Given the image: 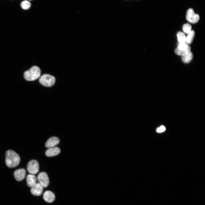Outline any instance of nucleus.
Instances as JSON below:
<instances>
[{"label": "nucleus", "mask_w": 205, "mask_h": 205, "mask_svg": "<svg viewBox=\"0 0 205 205\" xmlns=\"http://www.w3.org/2000/svg\"><path fill=\"white\" fill-rule=\"evenodd\" d=\"M37 179L39 182L43 187H46L49 184V180L46 173L42 172L40 173L38 175Z\"/></svg>", "instance_id": "nucleus-6"}, {"label": "nucleus", "mask_w": 205, "mask_h": 205, "mask_svg": "<svg viewBox=\"0 0 205 205\" xmlns=\"http://www.w3.org/2000/svg\"><path fill=\"white\" fill-rule=\"evenodd\" d=\"M190 52V47L189 46L186 49L183 50L179 49L177 48L175 50V53L178 55L183 56Z\"/></svg>", "instance_id": "nucleus-13"}, {"label": "nucleus", "mask_w": 205, "mask_h": 205, "mask_svg": "<svg viewBox=\"0 0 205 205\" xmlns=\"http://www.w3.org/2000/svg\"><path fill=\"white\" fill-rule=\"evenodd\" d=\"M60 142V140L57 137H53L49 138L46 142V147L48 148L54 147Z\"/></svg>", "instance_id": "nucleus-9"}, {"label": "nucleus", "mask_w": 205, "mask_h": 205, "mask_svg": "<svg viewBox=\"0 0 205 205\" xmlns=\"http://www.w3.org/2000/svg\"><path fill=\"white\" fill-rule=\"evenodd\" d=\"M191 26L188 23L184 24L183 26V30L184 32L188 34L191 30Z\"/></svg>", "instance_id": "nucleus-18"}, {"label": "nucleus", "mask_w": 205, "mask_h": 205, "mask_svg": "<svg viewBox=\"0 0 205 205\" xmlns=\"http://www.w3.org/2000/svg\"><path fill=\"white\" fill-rule=\"evenodd\" d=\"M41 70L37 66L32 67L24 73V78L28 81H33L38 78L40 76Z\"/></svg>", "instance_id": "nucleus-2"}, {"label": "nucleus", "mask_w": 205, "mask_h": 205, "mask_svg": "<svg viewBox=\"0 0 205 205\" xmlns=\"http://www.w3.org/2000/svg\"><path fill=\"white\" fill-rule=\"evenodd\" d=\"M5 163L9 167L12 168L17 166L19 164L20 158L19 155L12 150H8L5 153Z\"/></svg>", "instance_id": "nucleus-1"}, {"label": "nucleus", "mask_w": 205, "mask_h": 205, "mask_svg": "<svg viewBox=\"0 0 205 205\" xmlns=\"http://www.w3.org/2000/svg\"><path fill=\"white\" fill-rule=\"evenodd\" d=\"M26 174V171L24 169H20L15 171L14 175L16 180L20 181L25 178Z\"/></svg>", "instance_id": "nucleus-8"}, {"label": "nucleus", "mask_w": 205, "mask_h": 205, "mask_svg": "<svg viewBox=\"0 0 205 205\" xmlns=\"http://www.w3.org/2000/svg\"><path fill=\"white\" fill-rule=\"evenodd\" d=\"M43 186L39 183H36L33 186L30 190L31 193L36 196L41 195L43 191Z\"/></svg>", "instance_id": "nucleus-7"}, {"label": "nucleus", "mask_w": 205, "mask_h": 205, "mask_svg": "<svg viewBox=\"0 0 205 205\" xmlns=\"http://www.w3.org/2000/svg\"><path fill=\"white\" fill-rule=\"evenodd\" d=\"M186 18L188 22L192 23L197 22L200 19L199 15L195 14L193 10L191 8L187 10Z\"/></svg>", "instance_id": "nucleus-4"}, {"label": "nucleus", "mask_w": 205, "mask_h": 205, "mask_svg": "<svg viewBox=\"0 0 205 205\" xmlns=\"http://www.w3.org/2000/svg\"><path fill=\"white\" fill-rule=\"evenodd\" d=\"M165 130L166 128L165 126L162 125L157 128L156 131L157 133H161L165 131Z\"/></svg>", "instance_id": "nucleus-20"}, {"label": "nucleus", "mask_w": 205, "mask_h": 205, "mask_svg": "<svg viewBox=\"0 0 205 205\" xmlns=\"http://www.w3.org/2000/svg\"><path fill=\"white\" fill-rule=\"evenodd\" d=\"M189 45L186 42L184 43H179L177 48L180 50H183L186 48Z\"/></svg>", "instance_id": "nucleus-19"}, {"label": "nucleus", "mask_w": 205, "mask_h": 205, "mask_svg": "<svg viewBox=\"0 0 205 205\" xmlns=\"http://www.w3.org/2000/svg\"><path fill=\"white\" fill-rule=\"evenodd\" d=\"M60 152V149L58 147H54L49 148L46 151L45 154L48 157H50L56 156Z\"/></svg>", "instance_id": "nucleus-11"}, {"label": "nucleus", "mask_w": 205, "mask_h": 205, "mask_svg": "<svg viewBox=\"0 0 205 205\" xmlns=\"http://www.w3.org/2000/svg\"><path fill=\"white\" fill-rule=\"evenodd\" d=\"M193 58V54L190 52L188 54L183 56L182 58V61L184 63H187L190 62Z\"/></svg>", "instance_id": "nucleus-14"}, {"label": "nucleus", "mask_w": 205, "mask_h": 205, "mask_svg": "<svg viewBox=\"0 0 205 205\" xmlns=\"http://www.w3.org/2000/svg\"><path fill=\"white\" fill-rule=\"evenodd\" d=\"M30 0V1H31V0Z\"/></svg>", "instance_id": "nucleus-21"}, {"label": "nucleus", "mask_w": 205, "mask_h": 205, "mask_svg": "<svg viewBox=\"0 0 205 205\" xmlns=\"http://www.w3.org/2000/svg\"><path fill=\"white\" fill-rule=\"evenodd\" d=\"M39 164L36 160H32L30 161L27 165V169L29 173L35 174L37 173L39 170Z\"/></svg>", "instance_id": "nucleus-5"}, {"label": "nucleus", "mask_w": 205, "mask_h": 205, "mask_svg": "<svg viewBox=\"0 0 205 205\" xmlns=\"http://www.w3.org/2000/svg\"><path fill=\"white\" fill-rule=\"evenodd\" d=\"M188 34L186 38V42L188 44H190L192 41L195 33L194 30H192Z\"/></svg>", "instance_id": "nucleus-16"}, {"label": "nucleus", "mask_w": 205, "mask_h": 205, "mask_svg": "<svg viewBox=\"0 0 205 205\" xmlns=\"http://www.w3.org/2000/svg\"><path fill=\"white\" fill-rule=\"evenodd\" d=\"M43 198L44 200L48 203H52L55 198L54 194L50 191H46L44 193Z\"/></svg>", "instance_id": "nucleus-10"}, {"label": "nucleus", "mask_w": 205, "mask_h": 205, "mask_svg": "<svg viewBox=\"0 0 205 205\" xmlns=\"http://www.w3.org/2000/svg\"><path fill=\"white\" fill-rule=\"evenodd\" d=\"M37 179L34 174H29L26 177L27 183L28 186L32 187L36 183Z\"/></svg>", "instance_id": "nucleus-12"}, {"label": "nucleus", "mask_w": 205, "mask_h": 205, "mask_svg": "<svg viewBox=\"0 0 205 205\" xmlns=\"http://www.w3.org/2000/svg\"><path fill=\"white\" fill-rule=\"evenodd\" d=\"M21 8L24 10H27L29 9L31 6V3L28 1L24 0L21 3Z\"/></svg>", "instance_id": "nucleus-17"}, {"label": "nucleus", "mask_w": 205, "mask_h": 205, "mask_svg": "<svg viewBox=\"0 0 205 205\" xmlns=\"http://www.w3.org/2000/svg\"><path fill=\"white\" fill-rule=\"evenodd\" d=\"M177 36L179 43H184L186 42V37L184 34L182 32H178L177 34Z\"/></svg>", "instance_id": "nucleus-15"}, {"label": "nucleus", "mask_w": 205, "mask_h": 205, "mask_svg": "<svg viewBox=\"0 0 205 205\" xmlns=\"http://www.w3.org/2000/svg\"><path fill=\"white\" fill-rule=\"evenodd\" d=\"M55 81L56 79L54 76L46 74L42 75L39 79V82L41 84L47 87L52 86Z\"/></svg>", "instance_id": "nucleus-3"}]
</instances>
